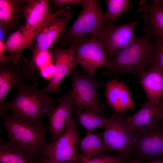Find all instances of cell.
I'll use <instances>...</instances> for the list:
<instances>
[{
	"label": "cell",
	"mask_w": 163,
	"mask_h": 163,
	"mask_svg": "<svg viewBox=\"0 0 163 163\" xmlns=\"http://www.w3.org/2000/svg\"><path fill=\"white\" fill-rule=\"evenodd\" d=\"M72 18L71 12L66 15L54 18L45 26L37 37L32 58L38 53L48 50L64 31L66 24Z\"/></svg>",
	"instance_id": "16"
},
{
	"label": "cell",
	"mask_w": 163,
	"mask_h": 163,
	"mask_svg": "<svg viewBox=\"0 0 163 163\" xmlns=\"http://www.w3.org/2000/svg\"><path fill=\"white\" fill-rule=\"evenodd\" d=\"M153 44L152 54L148 66L149 69L156 67L163 72V38L156 37Z\"/></svg>",
	"instance_id": "26"
},
{
	"label": "cell",
	"mask_w": 163,
	"mask_h": 163,
	"mask_svg": "<svg viewBox=\"0 0 163 163\" xmlns=\"http://www.w3.org/2000/svg\"><path fill=\"white\" fill-rule=\"evenodd\" d=\"M134 114L126 117L134 130L156 123L162 119L163 104L161 101L149 100Z\"/></svg>",
	"instance_id": "17"
},
{
	"label": "cell",
	"mask_w": 163,
	"mask_h": 163,
	"mask_svg": "<svg viewBox=\"0 0 163 163\" xmlns=\"http://www.w3.org/2000/svg\"><path fill=\"white\" fill-rule=\"evenodd\" d=\"M69 75L71 78L72 86L67 94L73 103V111L93 109L105 117V105L98 101L97 92V89L104 83L97 80L94 76L81 73L75 67Z\"/></svg>",
	"instance_id": "4"
},
{
	"label": "cell",
	"mask_w": 163,
	"mask_h": 163,
	"mask_svg": "<svg viewBox=\"0 0 163 163\" xmlns=\"http://www.w3.org/2000/svg\"><path fill=\"white\" fill-rule=\"evenodd\" d=\"M66 163H75V162H68Z\"/></svg>",
	"instance_id": "35"
},
{
	"label": "cell",
	"mask_w": 163,
	"mask_h": 163,
	"mask_svg": "<svg viewBox=\"0 0 163 163\" xmlns=\"http://www.w3.org/2000/svg\"><path fill=\"white\" fill-rule=\"evenodd\" d=\"M24 27L12 33L5 43L6 49L10 55L17 52L13 60L14 63L18 61L21 51L24 49L25 40Z\"/></svg>",
	"instance_id": "25"
},
{
	"label": "cell",
	"mask_w": 163,
	"mask_h": 163,
	"mask_svg": "<svg viewBox=\"0 0 163 163\" xmlns=\"http://www.w3.org/2000/svg\"><path fill=\"white\" fill-rule=\"evenodd\" d=\"M154 38L148 34L140 37L136 36L127 46L119 52L104 67L103 75L115 77L131 73L139 78L146 70L151 57Z\"/></svg>",
	"instance_id": "2"
},
{
	"label": "cell",
	"mask_w": 163,
	"mask_h": 163,
	"mask_svg": "<svg viewBox=\"0 0 163 163\" xmlns=\"http://www.w3.org/2000/svg\"><path fill=\"white\" fill-rule=\"evenodd\" d=\"M32 60L35 67L40 69L52 62V55L47 50L41 51L33 58Z\"/></svg>",
	"instance_id": "28"
},
{
	"label": "cell",
	"mask_w": 163,
	"mask_h": 163,
	"mask_svg": "<svg viewBox=\"0 0 163 163\" xmlns=\"http://www.w3.org/2000/svg\"><path fill=\"white\" fill-rule=\"evenodd\" d=\"M22 74L14 69L2 67L0 71V116L2 118L6 113L4 110L5 97L12 89H17L23 82Z\"/></svg>",
	"instance_id": "20"
},
{
	"label": "cell",
	"mask_w": 163,
	"mask_h": 163,
	"mask_svg": "<svg viewBox=\"0 0 163 163\" xmlns=\"http://www.w3.org/2000/svg\"><path fill=\"white\" fill-rule=\"evenodd\" d=\"M162 119H163V113Z\"/></svg>",
	"instance_id": "36"
},
{
	"label": "cell",
	"mask_w": 163,
	"mask_h": 163,
	"mask_svg": "<svg viewBox=\"0 0 163 163\" xmlns=\"http://www.w3.org/2000/svg\"><path fill=\"white\" fill-rule=\"evenodd\" d=\"M13 2L8 0H0V21L1 24H7L11 20L14 12Z\"/></svg>",
	"instance_id": "27"
},
{
	"label": "cell",
	"mask_w": 163,
	"mask_h": 163,
	"mask_svg": "<svg viewBox=\"0 0 163 163\" xmlns=\"http://www.w3.org/2000/svg\"><path fill=\"white\" fill-rule=\"evenodd\" d=\"M39 161V163H54L47 157L43 156Z\"/></svg>",
	"instance_id": "32"
},
{
	"label": "cell",
	"mask_w": 163,
	"mask_h": 163,
	"mask_svg": "<svg viewBox=\"0 0 163 163\" xmlns=\"http://www.w3.org/2000/svg\"><path fill=\"white\" fill-rule=\"evenodd\" d=\"M15 97L5 102L4 110H10L14 117L34 124H43V117L54 107V96L47 94L38 88V84L23 82L16 89Z\"/></svg>",
	"instance_id": "1"
},
{
	"label": "cell",
	"mask_w": 163,
	"mask_h": 163,
	"mask_svg": "<svg viewBox=\"0 0 163 163\" xmlns=\"http://www.w3.org/2000/svg\"><path fill=\"white\" fill-rule=\"evenodd\" d=\"M52 57V63L55 67V73L47 86L41 89L46 93L59 92L60 84L64 78L67 75H69L77 65L75 53L70 47L67 49H56Z\"/></svg>",
	"instance_id": "14"
},
{
	"label": "cell",
	"mask_w": 163,
	"mask_h": 163,
	"mask_svg": "<svg viewBox=\"0 0 163 163\" xmlns=\"http://www.w3.org/2000/svg\"><path fill=\"white\" fill-rule=\"evenodd\" d=\"M88 0H55L53 2L57 6H61L67 4H71L78 6H83L87 2Z\"/></svg>",
	"instance_id": "30"
},
{
	"label": "cell",
	"mask_w": 163,
	"mask_h": 163,
	"mask_svg": "<svg viewBox=\"0 0 163 163\" xmlns=\"http://www.w3.org/2000/svg\"><path fill=\"white\" fill-rule=\"evenodd\" d=\"M142 17L124 24L115 25L107 21L99 33L94 37L101 45L107 59H112L128 45L136 36L134 29Z\"/></svg>",
	"instance_id": "9"
},
{
	"label": "cell",
	"mask_w": 163,
	"mask_h": 163,
	"mask_svg": "<svg viewBox=\"0 0 163 163\" xmlns=\"http://www.w3.org/2000/svg\"><path fill=\"white\" fill-rule=\"evenodd\" d=\"M137 11L142 12L145 21L144 30L153 38H163V1L154 0L149 4L145 0H141Z\"/></svg>",
	"instance_id": "15"
},
{
	"label": "cell",
	"mask_w": 163,
	"mask_h": 163,
	"mask_svg": "<svg viewBox=\"0 0 163 163\" xmlns=\"http://www.w3.org/2000/svg\"><path fill=\"white\" fill-rule=\"evenodd\" d=\"M70 47L75 53L77 64L82 66L90 75L94 76L98 68L108 64L109 60L94 37H85L74 42Z\"/></svg>",
	"instance_id": "11"
},
{
	"label": "cell",
	"mask_w": 163,
	"mask_h": 163,
	"mask_svg": "<svg viewBox=\"0 0 163 163\" xmlns=\"http://www.w3.org/2000/svg\"><path fill=\"white\" fill-rule=\"evenodd\" d=\"M57 101L58 105L48 114L50 119L49 131L51 134L50 142L57 139L74 120L72 114L74 107L67 93L60 97Z\"/></svg>",
	"instance_id": "12"
},
{
	"label": "cell",
	"mask_w": 163,
	"mask_h": 163,
	"mask_svg": "<svg viewBox=\"0 0 163 163\" xmlns=\"http://www.w3.org/2000/svg\"><path fill=\"white\" fill-rule=\"evenodd\" d=\"M139 163H163V160H155L148 161L146 163H143L140 161Z\"/></svg>",
	"instance_id": "33"
},
{
	"label": "cell",
	"mask_w": 163,
	"mask_h": 163,
	"mask_svg": "<svg viewBox=\"0 0 163 163\" xmlns=\"http://www.w3.org/2000/svg\"><path fill=\"white\" fill-rule=\"evenodd\" d=\"M107 21L98 1L88 0L75 21L65 33V37L72 44L88 34L95 37Z\"/></svg>",
	"instance_id": "8"
},
{
	"label": "cell",
	"mask_w": 163,
	"mask_h": 163,
	"mask_svg": "<svg viewBox=\"0 0 163 163\" xmlns=\"http://www.w3.org/2000/svg\"><path fill=\"white\" fill-rule=\"evenodd\" d=\"M139 78L148 100L161 101L163 98V72L154 67L146 71Z\"/></svg>",
	"instance_id": "18"
},
{
	"label": "cell",
	"mask_w": 163,
	"mask_h": 163,
	"mask_svg": "<svg viewBox=\"0 0 163 163\" xmlns=\"http://www.w3.org/2000/svg\"><path fill=\"white\" fill-rule=\"evenodd\" d=\"M130 158L148 161L163 160V120L134 130Z\"/></svg>",
	"instance_id": "5"
},
{
	"label": "cell",
	"mask_w": 163,
	"mask_h": 163,
	"mask_svg": "<svg viewBox=\"0 0 163 163\" xmlns=\"http://www.w3.org/2000/svg\"><path fill=\"white\" fill-rule=\"evenodd\" d=\"M77 115L78 124L84 127L87 132H92L99 128H104L108 121L105 117L101 116L98 112L93 109L85 111H73Z\"/></svg>",
	"instance_id": "21"
},
{
	"label": "cell",
	"mask_w": 163,
	"mask_h": 163,
	"mask_svg": "<svg viewBox=\"0 0 163 163\" xmlns=\"http://www.w3.org/2000/svg\"><path fill=\"white\" fill-rule=\"evenodd\" d=\"M107 9L105 14L106 19L112 24L124 12L131 11L128 0H107Z\"/></svg>",
	"instance_id": "24"
},
{
	"label": "cell",
	"mask_w": 163,
	"mask_h": 163,
	"mask_svg": "<svg viewBox=\"0 0 163 163\" xmlns=\"http://www.w3.org/2000/svg\"><path fill=\"white\" fill-rule=\"evenodd\" d=\"M132 160L123 155L104 153L94 155L80 154L78 163H129Z\"/></svg>",
	"instance_id": "23"
},
{
	"label": "cell",
	"mask_w": 163,
	"mask_h": 163,
	"mask_svg": "<svg viewBox=\"0 0 163 163\" xmlns=\"http://www.w3.org/2000/svg\"><path fill=\"white\" fill-rule=\"evenodd\" d=\"M134 134L126 117L114 112L104 128L102 142L107 149L131 159Z\"/></svg>",
	"instance_id": "7"
},
{
	"label": "cell",
	"mask_w": 163,
	"mask_h": 163,
	"mask_svg": "<svg viewBox=\"0 0 163 163\" xmlns=\"http://www.w3.org/2000/svg\"><path fill=\"white\" fill-rule=\"evenodd\" d=\"M49 2L46 0L27 1L24 11L26 20L24 27V49L32 46L40 32L52 19L71 12L70 7L67 5L53 13L50 8Z\"/></svg>",
	"instance_id": "6"
},
{
	"label": "cell",
	"mask_w": 163,
	"mask_h": 163,
	"mask_svg": "<svg viewBox=\"0 0 163 163\" xmlns=\"http://www.w3.org/2000/svg\"><path fill=\"white\" fill-rule=\"evenodd\" d=\"M40 69L42 76L45 78H51L52 79L55 73V67L52 62L40 68Z\"/></svg>",
	"instance_id": "29"
},
{
	"label": "cell",
	"mask_w": 163,
	"mask_h": 163,
	"mask_svg": "<svg viewBox=\"0 0 163 163\" xmlns=\"http://www.w3.org/2000/svg\"><path fill=\"white\" fill-rule=\"evenodd\" d=\"M101 135V133L86 132L85 136L81 140L79 148L80 154L94 155L106 151L107 149L100 138Z\"/></svg>",
	"instance_id": "22"
},
{
	"label": "cell",
	"mask_w": 163,
	"mask_h": 163,
	"mask_svg": "<svg viewBox=\"0 0 163 163\" xmlns=\"http://www.w3.org/2000/svg\"><path fill=\"white\" fill-rule=\"evenodd\" d=\"M104 86L106 105L111 107L115 112L123 115L126 110L134 109L136 104L123 81H119L117 77L107 81Z\"/></svg>",
	"instance_id": "13"
},
{
	"label": "cell",
	"mask_w": 163,
	"mask_h": 163,
	"mask_svg": "<svg viewBox=\"0 0 163 163\" xmlns=\"http://www.w3.org/2000/svg\"><path fill=\"white\" fill-rule=\"evenodd\" d=\"M6 48L5 43L1 40H0V61L2 63L9 61L10 60L14 59V57H12L5 55L4 54Z\"/></svg>",
	"instance_id": "31"
},
{
	"label": "cell",
	"mask_w": 163,
	"mask_h": 163,
	"mask_svg": "<svg viewBox=\"0 0 163 163\" xmlns=\"http://www.w3.org/2000/svg\"><path fill=\"white\" fill-rule=\"evenodd\" d=\"M140 161H141L140 160H132L129 163H139Z\"/></svg>",
	"instance_id": "34"
},
{
	"label": "cell",
	"mask_w": 163,
	"mask_h": 163,
	"mask_svg": "<svg viewBox=\"0 0 163 163\" xmlns=\"http://www.w3.org/2000/svg\"><path fill=\"white\" fill-rule=\"evenodd\" d=\"M34 157L9 140L0 139V163H36Z\"/></svg>",
	"instance_id": "19"
},
{
	"label": "cell",
	"mask_w": 163,
	"mask_h": 163,
	"mask_svg": "<svg viewBox=\"0 0 163 163\" xmlns=\"http://www.w3.org/2000/svg\"><path fill=\"white\" fill-rule=\"evenodd\" d=\"M81 139L74 120L57 139L49 142L43 150L42 155L54 163H78Z\"/></svg>",
	"instance_id": "10"
},
{
	"label": "cell",
	"mask_w": 163,
	"mask_h": 163,
	"mask_svg": "<svg viewBox=\"0 0 163 163\" xmlns=\"http://www.w3.org/2000/svg\"><path fill=\"white\" fill-rule=\"evenodd\" d=\"M2 125L7 132V137L34 157L42 155L49 142L43 123L34 124L6 113Z\"/></svg>",
	"instance_id": "3"
}]
</instances>
